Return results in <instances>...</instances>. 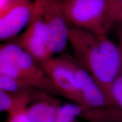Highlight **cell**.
<instances>
[{
  "instance_id": "obj_4",
  "label": "cell",
  "mask_w": 122,
  "mask_h": 122,
  "mask_svg": "<svg viewBox=\"0 0 122 122\" xmlns=\"http://www.w3.org/2000/svg\"><path fill=\"white\" fill-rule=\"evenodd\" d=\"M73 59L74 57L65 54L58 57H51L40 65L59 95L76 104L86 106L75 72Z\"/></svg>"
},
{
  "instance_id": "obj_5",
  "label": "cell",
  "mask_w": 122,
  "mask_h": 122,
  "mask_svg": "<svg viewBox=\"0 0 122 122\" xmlns=\"http://www.w3.org/2000/svg\"><path fill=\"white\" fill-rule=\"evenodd\" d=\"M43 0L33 2L31 17L27 28L16 42L40 64L53 57L49 36L42 15Z\"/></svg>"
},
{
  "instance_id": "obj_6",
  "label": "cell",
  "mask_w": 122,
  "mask_h": 122,
  "mask_svg": "<svg viewBox=\"0 0 122 122\" xmlns=\"http://www.w3.org/2000/svg\"><path fill=\"white\" fill-rule=\"evenodd\" d=\"M42 15L51 52L53 55L62 52L68 42L70 25L56 0H43Z\"/></svg>"
},
{
  "instance_id": "obj_13",
  "label": "cell",
  "mask_w": 122,
  "mask_h": 122,
  "mask_svg": "<svg viewBox=\"0 0 122 122\" xmlns=\"http://www.w3.org/2000/svg\"><path fill=\"white\" fill-rule=\"evenodd\" d=\"M7 122H30L27 111V106L9 113Z\"/></svg>"
},
{
  "instance_id": "obj_7",
  "label": "cell",
  "mask_w": 122,
  "mask_h": 122,
  "mask_svg": "<svg viewBox=\"0 0 122 122\" xmlns=\"http://www.w3.org/2000/svg\"><path fill=\"white\" fill-rule=\"evenodd\" d=\"M32 10L29 0H13L0 11V41L11 39L27 27Z\"/></svg>"
},
{
  "instance_id": "obj_11",
  "label": "cell",
  "mask_w": 122,
  "mask_h": 122,
  "mask_svg": "<svg viewBox=\"0 0 122 122\" xmlns=\"http://www.w3.org/2000/svg\"><path fill=\"white\" fill-rule=\"evenodd\" d=\"M0 89L10 92H28L33 89L25 84L0 74Z\"/></svg>"
},
{
  "instance_id": "obj_14",
  "label": "cell",
  "mask_w": 122,
  "mask_h": 122,
  "mask_svg": "<svg viewBox=\"0 0 122 122\" xmlns=\"http://www.w3.org/2000/svg\"><path fill=\"white\" fill-rule=\"evenodd\" d=\"M114 24L122 25V0H112Z\"/></svg>"
},
{
  "instance_id": "obj_12",
  "label": "cell",
  "mask_w": 122,
  "mask_h": 122,
  "mask_svg": "<svg viewBox=\"0 0 122 122\" xmlns=\"http://www.w3.org/2000/svg\"><path fill=\"white\" fill-rule=\"evenodd\" d=\"M111 98L114 106L122 112V77L120 76L116 79L112 85Z\"/></svg>"
},
{
  "instance_id": "obj_10",
  "label": "cell",
  "mask_w": 122,
  "mask_h": 122,
  "mask_svg": "<svg viewBox=\"0 0 122 122\" xmlns=\"http://www.w3.org/2000/svg\"><path fill=\"white\" fill-rule=\"evenodd\" d=\"M32 94L28 92L14 93L0 89V112L12 111L28 106L31 102Z\"/></svg>"
},
{
  "instance_id": "obj_1",
  "label": "cell",
  "mask_w": 122,
  "mask_h": 122,
  "mask_svg": "<svg viewBox=\"0 0 122 122\" xmlns=\"http://www.w3.org/2000/svg\"><path fill=\"white\" fill-rule=\"evenodd\" d=\"M68 42L76 57L91 74L111 106V88L122 71V56L118 46L107 36L97 35L70 25Z\"/></svg>"
},
{
  "instance_id": "obj_16",
  "label": "cell",
  "mask_w": 122,
  "mask_h": 122,
  "mask_svg": "<svg viewBox=\"0 0 122 122\" xmlns=\"http://www.w3.org/2000/svg\"><path fill=\"white\" fill-rule=\"evenodd\" d=\"M119 42L118 48L119 49L122 56V28L120 30L119 33Z\"/></svg>"
},
{
  "instance_id": "obj_8",
  "label": "cell",
  "mask_w": 122,
  "mask_h": 122,
  "mask_svg": "<svg viewBox=\"0 0 122 122\" xmlns=\"http://www.w3.org/2000/svg\"><path fill=\"white\" fill-rule=\"evenodd\" d=\"M73 62L75 72L81 89L86 106L93 107H112L91 74L80 62L76 58H74Z\"/></svg>"
},
{
  "instance_id": "obj_15",
  "label": "cell",
  "mask_w": 122,
  "mask_h": 122,
  "mask_svg": "<svg viewBox=\"0 0 122 122\" xmlns=\"http://www.w3.org/2000/svg\"><path fill=\"white\" fill-rule=\"evenodd\" d=\"M13 0H0V11L6 7Z\"/></svg>"
},
{
  "instance_id": "obj_9",
  "label": "cell",
  "mask_w": 122,
  "mask_h": 122,
  "mask_svg": "<svg viewBox=\"0 0 122 122\" xmlns=\"http://www.w3.org/2000/svg\"><path fill=\"white\" fill-rule=\"evenodd\" d=\"M36 101L27 106L30 122H57L61 105L50 94L42 91Z\"/></svg>"
},
{
  "instance_id": "obj_2",
  "label": "cell",
  "mask_w": 122,
  "mask_h": 122,
  "mask_svg": "<svg viewBox=\"0 0 122 122\" xmlns=\"http://www.w3.org/2000/svg\"><path fill=\"white\" fill-rule=\"evenodd\" d=\"M0 74L33 89L59 95L40 64L16 42L0 44Z\"/></svg>"
},
{
  "instance_id": "obj_3",
  "label": "cell",
  "mask_w": 122,
  "mask_h": 122,
  "mask_svg": "<svg viewBox=\"0 0 122 122\" xmlns=\"http://www.w3.org/2000/svg\"><path fill=\"white\" fill-rule=\"evenodd\" d=\"M71 26L107 36L114 24L112 0H56Z\"/></svg>"
},
{
  "instance_id": "obj_17",
  "label": "cell",
  "mask_w": 122,
  "mask_h": 122,
  "mask_svg": "<svg viewBox=\"0 0 122 122\" xmlns=\"http://www.w3.org/2000/svg\"><path fill=\"white\" fill-rule=\"evenodd\" d=\"M120 76H121V77H122V72H121V74H120Z\"/></svg>"
}]
</instances>
